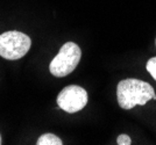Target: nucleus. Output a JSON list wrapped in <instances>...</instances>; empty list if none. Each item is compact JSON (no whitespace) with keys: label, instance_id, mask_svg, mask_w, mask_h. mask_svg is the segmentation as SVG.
Instances as JSON below:
<instances>
[{"label":"nucleus","instance_id":"1","mask_svg":"<svg viewBox=\"0 0 156 145\" xmlns=\"http://www.w3.org/2000/svg\"><path fill=\"white\" fill-rule=\"evenodd\" d=\"M117 99L119 106L128 110L137 105H146L149 100H155L156 94L154 88L143 80L125 79L118 84Z\"/></svg>","mask_w":156,"mask_h":145},{"label":"nucleus","instance_id":"2","mask_svg":"<svg viewBox=\"0 0 156 145\" xmlns=\"http://www.w3.org/2000/svg\"><path fill=\"white\" fill-rule=\"evenodd\" d=\"M82 57L80 48L73 42H66L59 49L56 57L50 62L49 70L52 76L63 78L76 69Z\"/></svg>","mask_w":156,"mask_h":145},{"label":"nucleus","instance_id":"3","mask_svg":"<svg viewBox=\"0 0 156 145\" xmlns=\"http://www.w3.org/2000/svg\"><path fill=\"white\" fill-rule=\"evenodd\" d=\"M32 46V40L26 34L11 30L0 35V56L5 59L16 60L22 58Z\"/></svg>","mask_w":156,"mask_h":145},{"label":"nucleus","instance_id":"4","mask_svg":"<svg viewBox=\"0 0 156 145\" xmlns=\"http://www.w3.org/2000/svg\"><path fill=\"white\" fill-rule=\"evenodd\" d=\"M89 96L83 87L77 85H69L64 87L57 95V105L61 109L69 114L82 110L87 105Z\"/></svg>","mask_w":156,"mask_h":145},{"label":"nucleus","instance_id":"5","mask_svg":"<svg viewBox=\"0 0 156 145\" xmlns=\"http://www.w3.org/2000/svg\"><path fill=\"white\" fill-rule=\"evenodd\" d=\"M37 145H62V140L59 137L55 136L54 133H44L42 135L37 142H36Z\"/></svg>","mask_w":156,"mask_h":145},{"label":"nucleus","instance_id":"6","mask_svg":"<svg viewBox=\"0 0 156 145\" xmlns=\"http://www.w3.org/2000/svg\"><path fill=\"white\" fill-rule=\"evenodd\" d=\"M146 69H147V71L150 73V76L156 80V57H153V58H150V59L147 62Z\"/></svg>","mask_w":156,"mask_h":145},{"label":"nucleus","instance_id":"7","mask_svg":"<svg viewBox=\"0 0 156 145\" xmlns=\"http://www.w3.org/2000/svg\"><path fill=\"white\" fill-rule=\"evenodd\" d=\"M117 144L119 145H129L132 144V139L129 138V136H127V135H120V136H118L117 138Z\"/></svg>","mask_w":156,"mask_h":145},{"label":"nucleus","instance_id":"8","mask_svg":"<svg viewBox=\"0 0 156 145\" xmlns=\"http://www.w3.org/2000/svg\"><path fill=\"white\" fill-rule=\"evenodd\" d=\"M0 144H2V139H1V135H0Z\"/></svg>","mask_w":156,"mask_h":145},{"label":"nucleus","instance_id":"9","mask_svg":"<svg viewBox=\"0 0 156 145\" xmlns=\"http://www.w3.org/2000/svg\"><path fill=\"white\" fill-rule=\"evenodd\" d=\"M155 44H156V41H155Z\"/></svg>","mask_w":156,"mask_h":145}]
</instances>
